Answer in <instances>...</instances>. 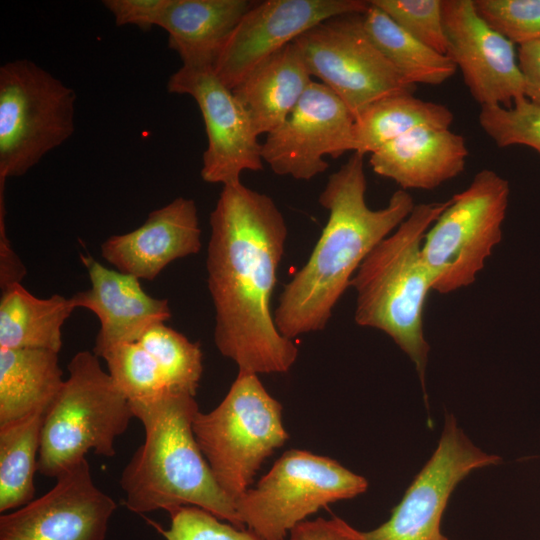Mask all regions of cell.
I'll return each mask as SVG.
<instances>
[{"label":"cell","instance_id":"cell-7","mask_svg":"<svg viewBox=\"0 0 540 540\" xmlns=\"http://www.w3.org/2000/svg\"><path fill=\"white\" fill-rule=\"evenodd\" d=\"M75 91L28 59L0 67V181L24 175L74 133Z\"/></svg>","mask_w":540,"mask_h":540},{"label":"cell","instance_id":"cell-25","mask_svg":"<svg viewBox=\"0 0 540 540\" xmlns=\"http://www.w3.org/2000/svg\"><path fill=\"white\" fill-rule=\"evenodd\" d=\"M361 20L366 34L407 85H441L455 74L457 67L449 56L417 40L371 1Z\"/></svg>","mask_w":540,"mask_h":540},{"label":"cell","instance_id":"cell-26","mask_svg":"<svg viewBox=\"0 0 540 540\" xmlns=\"http://www.w3.org/2000/svg\"><path fill=\"white\" fill-rule=\"evenodd\" d=\"M45 413H35L0 427V512L34 499V474Z\"/></svg>","mask_w":540,"mask_h":540},{"label":"cell","instance_id":"cell-32","mask_svg":"<svg viewBox=\"0 0 540 540\" xmlns=\"http://www.w3.org/2000/svg\"><path fill=\"white\" fill-rule=\"evenodd\" d=\"M169 513L170 527L161 531L166 540H262L199 507L182 506Z\"/></svg>","mask_w":540,"mask_h":540},{"label":"cell","instance_id":"cell-29","mask_svg":"<svg viewBox=\"0 0 540 540\" xmlns=\"http://www.w3.org/2000/svg\"><path fill=\"white\" fill-rule=\"evenodd\" d=\"M484 133L499 148L522 145L540 155V105L523 97L511 106H482L478 115Z\"/></svg>","mask_w":540,"mask_h":540},{"label":"cell","instance_id":"cell-23","mask_svg":"<svg viewBox=\"0 0 540 540\" xmlns=\"http://www.w3.org/2000/svg\"><path fill=\"white\" fill-rule=\"evenodd\" d=\"M76 309L73 299L38 298L21 283L1 290L0 349L35 348L59 353L62 327Z\"/></svg>","mask_w":540,"mask_h":540},{"label":"cell","instance_id":"cell-24","mask_svg":"<svg viewBox=\"0 0 540 540\" xmlns=\"http://www.w3.org/2000/svg\"><path fill=\"white\" fill-rule=\"evenodd\" d=\"M454 120L445 105L401 93L379 99L354 118L353 153L372 154L421 127L449 128Z\"/></svg>","mask_w":540,"mask_h":540},{"label":"cell","instance_id":"cell-1","mask_svg":"<svg viewBox=\"0 0 540 540\" xmlns=\"http://www.w3.org/2000/svg\"><path fill=\"white\" fill-rule=\"evenodd\" d=\"M210 228L206 267L217 349L240 372H288L298 348L271 312L288 235L283 214L270 196L240 181L223 186Z\"/></svg>","mask_w":540,"mask_h":540},{"label":"cell","instance_id":"cell-31","mask_svg":"<svg viewBox=\"0 0 540 540\" xmlns=\"http://www.w3.org/2000/svg\"><path fill=\"white\" fill-rule=\"evenodd\" d=\"M494 29L519 46L540 40V0H474Z\"/></svg>","mask_w":540,"mask_h":540},{"label":"cell","instance_id":"cell-8","mask_svg":"<svg viewBox=\"0 0 540 540\" xmlns=\"http://www.w3.org/2000/svg\"><path fill=\"white\" fill-rule=\"evenodd\" d=\"M509 195V182L496 171L483 169L450 198L422 242L433 291L448 294L475 281L502 240Z\"/></svg>","mask_w":540,"mask_h":540},{"label":"cell","instance_id":"cell-5","mask_svg":"<svg viewBox=\"0 0 540 540\" xmlns=\"http://www.w3.org/2000/svg\"><path fill=\"white\" fill-rule=\"evenodd\" d=\"M69 376L45 412L38 472L57 478L88 451L113 457L115 439L134 417L129 400L88 350L76 353Z\"/></svg>","mask_w":540,"mask_h":540},{"label":"cell","instance_id":"cell-30","mask_svg":"<svg viewBox=\"0 0 540 540\" xmlns=\"http://www.w3.org/2000/svg\"><path fill=\"white\" fill-rule=\"evenodd\" d=\"M371 2L417 40L448 56L443 0H372Z\"/></svg>","mask_w":540,"mask_h":540},{"label":"cell","instance_id":"cell-11","mask_svg":"<svg viewBox=\"0 0 540 540\" xmlns=\"http://www.w3.org/2000/svg\"><path fill=\"white\" fill-rule=\"evenodd\" d=\"M500 457L476 447L446 416L438 446L414 478L391 517L361 532L362 540H449L440 530L447 502L456 485L471 471L498 464Z\"/></svg>","mask_w":540,"mask_h":540},{"label":"cell","instance_id":"cell-10","mask_svg":"<svg viewBox=\"0 0 540 540\" xmlns=\"http://www.w3.org/2000/svg\"><path fill=\"white\" fill-rule=\"evenodd\" d=\"M293 43L310 75L332 90L354 118L379 99L415 90L366 34L361 14L327 19Z\"/></svg>","mask_w":540,"mask_h":540},{"label":"cell","instance_id":"cell-16","mask_svg":"<svg viewBox=\"0 0 540 540\" xmlns=\"http://www.w3.org/2000/svg\"><path fill=\"white\" fill-rule=\"evenodd\" d=\"M448 56L482 106H511L525 97L514 44L478 13L474 0H443Z\"/></svg>","mask_w":540,"mask_h":540},{"label":"cell","instance_id":"cell-35","mask_svg":"<svg viewBox=\"0 0 540 540\" xmlns=\"http://www.w3.org/2000/svg\"><path fill=\"white\" fill-rule=\"evenodd\" d=\"M27 271L15 253L5 225V203L0 204V287L1 290L21 283Z\"/></svg>","mask_w":540,"mask_h":540},{"label":"cell","instance_id":"cell-22","mask_svg":"<svg viewBox=\"0 0 540 540\" xmlns=\"http://www.w3.org/2000/svg\"><path fill=\"white\" fill-rule=\"evenodd\" d=\"M58 354L0 349V427L47 411L65 381Z\"/></svg>","mask_w":540,"mask_h":540},{"label":"cell","instance_id":"cell-12","mask_svg":"<svg viewBox=\"0 0 540 540\" xmlns=\"http://www.w3.org/2000/svg\"><path fill=\"white\" fill-rule=\"evenodd\" d=\"M354 117L321 82L312 81L287 118L261 143L262 159L280 176L308 181L329 167L325 156L353 151Z\"/></svg>","mask_w":540,"mask_h":540},{"label":"cell","instance_id":"cell-17","mask_svg":"<svg viewBox=\"0 0 540 540\" xmlns=\"http://www.w3.org/2000/svg\"><path fill=\"white\" fill-rule=\"evenodd\" d=\"M201 245L197 206L177 197L152 211L140 227L107 238L100 250L118 271L153 280L171 262L197 254Z\"/></svg>","mask_w":540,"mask_h":540},{"label":"cell","instance_id":"cell-2","mask_svg":"<svg viewBox=\"0 0 540 540\" xmlns=\"http://www.w3.org/2000/svg\"><path fill=\"white\" fill-rule=\"evenodd\" d=\"M364 156H352L327 180L319 203L329 216L302 268L284 285L274 320L288 339L323 330L367 255L411 214L416 204L402 189L378 210L366 203Z\"/></svg>","mask_w":540,"mask_h":540},{"label":"cell","instance_id":"cell-28","mask_svg":"<svg viewBox=\"0 0 540 540\" xmlns=\"http://www.w3.org/2000/svg\"><path fill=\"white\" fill-rule=\"evenodd\" d=\"M100 357L129 402L149 400L168 389L155 360L138 342L117 344Z\"/></svg>","mask_w":540,"mask_h":540},{"label":"cell","instance_id":"cell-20","mask_svg":"<svg viewBox=\"0 0 540 540\" xmlns=\"http://www.w3.org/2000/svg\"><path fill=\"white\" fill-rule=\"evenodd\" d=\"M249 0H168L159 27L182 66L213 67L234 29L253 7Z\"/></svg>","mask_w":540,"mask_h":540},{"label":"cell","instance_id":"cell-36","mask_svg":"<svg viewBox=\"0 0 540 540\" xmlns=\"http://www.w3.org/2000/svg\"><path fill=\"white\" fill-rule=\"evenodd\" d=\"M517 58L525 81V97L540 105V40L520 45Z\"/></svg>","mask_w":540,"mask_h":540},{"label":"cell","instance_id":"cell-19","mask_svg":"<svg viewBox=\"0 0 540 540\" xmlns=\"http://www.w3.org/2000/svg\"><path fill=\"white\" fill-rule=\"evenodd\" d=\"M468 155L462 135L449 128L421 127L370 154L369 163L402 190H433L460 175Z\"/></svg>","mask_w":540,"mask_h":540},{"label":"cell","instance_id":"cell-21","mask_svg":"<svg viewBox=\"0 0 540 540\" xmlns=\"http://www.w3.org/2000/svg\"><path fill=\"white\" fill-rule=\"evenodd\" d=\"M312 81L292 42L257 65L232 91L259 137L287 118Z\"/></svg>","mask_w":540,"mask_h":540},{"label":"cell","instance_id":"cell-27","mask_svg":"<svg viewBox=\"0 0 540 540\" xmlns=\"http://www.w3.org/2000/svg\"><path fill=\"white\" fill-rule=\"evenodd\" d=\"M155 360L168 389L196 396L203 372V355L192 342L165 323L148 329L137 341Z\"/></svg>","mask_w":540,"mask_h":540},{"label":"cell","instance_id":"cell-33","mask_svg":"<svg viewBox=\"0 0 540 540\" xmlns=\"http://www.w3.org/2000/svg\"><path fill=\"white\" fill-rule=\"evenodd\" d=\"M117 26L135 25L148 31L158 26L168 0H104Z\"/></svg>","mask_w":540,"mask_h":540},{"label":"cell","instance_id":"cell-15","mask_svg":"<svg viewBox=\"0 0 540 540\" xmlns=\"http://www.w3.org/2000/svg\"><path fill=\"white\" fill-rule=\"evenodd\" d=\"M115 501L94 483L87 459L44 495L0 517V540H104Z\"/></svg>","mask_w":540,"mask_h":540},{"label":"cell","instance_id":"cell-13","mask_svg":"<svg viewBox=\"0 0 540 540\" xmlns=\"http://www.w3.org/2000/svg\"><path fill=\"white\" fill-rule=\"evenodd\" d=\"M170 93L190 95L204 121L208 145L201 177L222 186L240 182L244 171L263 169L261 143L232 89L213 67L181 66L168 82Z\"/></svg>","mask_w":540,"mask_h":540},{"label":"cell","instance_id":"cell-3","mask_svg":"<svg viewBox=\"0 0 540 540\" xmlns=\"http://www.w3.org/2000/svg\"><path fill=\"white\" fill-rule=\"evenodd\" d=\"M130 405L144 427L145 439L120 478L128 509L135 513L171 512L195 506L244 528L195 439L193 421L199 412L195 396L167 389Z\"/></svg>","mask_w":540,"mask_h":540},{"label":"cell","instance_id":"cell-34","mask_svg":"<svg viewBox=\"0 0 540 540\" xmlns=\"http://www.w3.org/2000/svg\"><path fill=\"white\" fill-rule=\"evenodd\" d=\"M289 540H362V537L361 531L338 517H320L296 525L290 531Z\"/></svg>","mask_w":540,"mask_h":540},{"label":"cell","instance_id":"cell-14","mask_svg":"<svg viewBox=\"0 0 540 540\" xmlns=\"http://www.w3.org/2000/svg\"><path fill=\"white\" fill-rule=\"evenodd\" d=\"M364 0L256 1L242 17L221 51L214 71L230 89L257 65L332 17L362 14Z\"/></svg>","mask_w":540,"mask_h":540},{"label":"cell","instance_id":"cell-4","mask_svg":"<svg viewBox=\"0 0 540 540\" xmlns=\"http://www.w3.org/2000/svg\"><path fill=\"white\" fill-rule=\"evenodd\" d=\"M449 202L416 204L397 229L367 255L350 281L356 292L355 322L393 339L414 363L424 393L430 347L423 316L432 281L421 248L426 232Z\"/></svg>","mask_w":540,"mask_h":540},{"label":"cell","instance_id":"cell-18","mask_svg":"<svg viewBox=\"0 0 540 540\" xmlns=\"http://www.w3.org/2000/svg\"><path fill=\"white\" fill-rule=\"evenodd\" d=\"M91 287L71 298L76 308L93 312L100 322L93 352L100 357L121 343L137 342L151 327L171 317L166 299L147 294L139 279L112 270L89 255H81Z\"/></svg>","mask_w":540,"mask_h":540},{"label":"cell","instance_id":"cell-6","mask_svg":"<svg viewBox=\"0 0 540 540\" xmlns=\"http://www.w3.org/2000/svg\"><path fill=\"white\" fill-rule=\"evenodd\" d=\"M193 432L216 482L233 504L251 487L263 462L289 438L281 403L257 374L240 371L215 409L196 414Z\"/></svg>","mask_w":540,"mask_h":540},{"label":"cell","instance_id":"cell-9","mask_svg":"<svg viewBox=\"0 0 540 540\" xmlns=\"http://www.w3.org/2000/svg\"><path fill=\"white\" fill-rule=\"evenodd\" d=\"M367 480L326 456L285 452L256 484L234 501L243 527L262 540H284L320 508L353 498Z\"/></svg>","mask_w":540,"mask_h":540}]
</instances>
